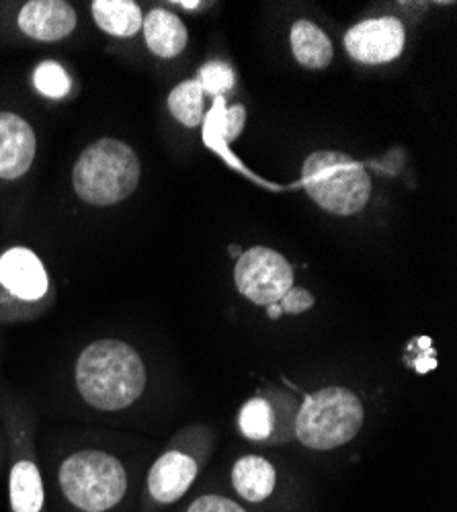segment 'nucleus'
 <instances>
[{
  "label": "nucleus",
  "instance_id": "obj_6",
  "mask_svg": "<svg viewBox=\"0 0 457 512\" xmlns=\"http://www.w3.org/2000/svg\"><path fill=\"white\" fill-rule=\"evenodd\" d=\"M234 281L248 302L271 306L294 287V267L287 263L281 252L267 246H255L240 254Z\"/></svg>",
  "mask_w": 457,
  "mask_h": 512
},
{
  "label": "nucleus",
  "instance_id": "obj_17",
  "mask_svg": "<svg viewBox=\"0 0 457 512\" xmlns=\"http://www.w3.org/2000/svg\"><path fill=\"white\" fill-rule=\"evenodd\" d=\"M171 115L185 127H197L203 119V91L199 80H185L169 95Z\"/></svg>",
  "mask_w": 457,
  "mask_h": 512
},
{
  "label": "nucleus",
  "instance_id": "obj_14",
  "mask_svg": "<svg viewBox=\"0 0 457 512\" xmlns=\"http://www.w3.org/2000/svg\"><path fill=\"white\" fill-rule=\"evenodd\" d=\"M9 498L13 512H41L44 508V482L31 459H17L11 467Z\"/></svg>",
  "mask_w": 457,
  "mask_h": 512
},
{
  "label": "nucleus",
  "instance_id": "obj_19",
  "mask_svg": "<svg viewBox=\"0 0 457 512\" xmlns=\"http://www.w3.org/2000/svg\"><path fill=\"white\" fill-rule=\"evenodd\" d=\"M35 89L48 99H64L70 93V76L54 60L41 62L33 72Z\"/></svg>",
  "mask_w": 457,
  "mask_h": 512
},
{
  "label": "nucleus",
  "instance_id": "obj_7",
  "mask_svg": "<svg viewBox=\"0 0 457 512\" xmlns=\"http://www.w3.org/2000/svg\"><path fill=\"white\" fill-rule=\"evenodd\" d=\"M406 44L404 25L396 17L369 19L353 25L345 35L349 56L367 66L388 64L396 60Z\"/></svg>",
  "mask_w": 457,
  "mask_h": 512
},
{
  "label": "nucleus",
  "instance_id": "obj_20",
  "mask_svg": "<svg viewBox=\"0 0 457 512\" xmlns=\"http://www.w3.org/2000/svg\"><path fill=\"white\" fill-rule=\"evenodd\" d=\"M199 84L201 91L220 97L234 87V70L222 60H212L199 70Z\"/></svg>",
  "mask_w": 457,
  "mask_h": 512
},
{
  "label": "nucleus",
  "instance_id": "obj_1",
  "mask_svg": "<svg viewBox=\"0 0 457 512\" xmlns=\"http://www.w3.org/2000/svg\"><path fill=\"white\" fill-rule=\"evenodd\" d=\"M74 379L80 398L101 412L130 408L146 390V365L123 340L103 338L78 355Z\"/></svg>",
  "mask_w": 457,
  "mask_h": 512
},
{
  "label": "nucleus",
  "instance_id": "obj_12",
  "mask_svg": "<svg viewBox=\"0 0 457 512\" xmlns=\"http://www.w3.org/2000/svg\"><path fill=\"white\" fill-rule=\"evenodd\" d=\"M146 46L158 58H177L187 48V27L171 11L154 9L142 23Z\"/></svg>",
  "mask_w": 457,
  "mask_h": 512
},
{
  "label": "nucleus",
  "instance_id": "obj_8",
  "mask_svg": "<svg viewBox=\"0 0 457 512\" xmlns=\"http://www.w3.org/2000/svg\"><path fill=\"white\" fill-rule=\"evenodd\" d=\"M0 287L15 300L39 302L50 291V277L33 250L17 246L0 254Z\"/></svg>",
  "mask_w": 457,
  "mask_h": 512
},
{
  "label": "nucleus",
  "instance_id": "obj_2",
  "mask_svg": "<svg viewBox=\"0 0 457 512\" xmlns=\"http://www.w3.org/2000/svg\"><path fill=\"white\" fill-rule=\"evenodd\" d=\"M140 158L136 150L117 138H101L82 150L74 168L76 195L95 207H109L128 199L140 183Z\"/></svg>",
  "mask_w": 457,
  "mask_h": 512
},
{
  "label": "nucleus",
  "instance_id": "obj_24",
  "mask_svg": "<svg viewBox=\"0 0 457 512\" xmlns=\"http://www.w3.org/2000/svg\"><path fill=\"white\" fill-rule=\"evenodd\" d=\"M269 308V318L271 320H277V318H281V308H279V304H271V306H267Z\"/></svg>",
  "mask_w": 457,
  "mask_h": 512
},
{
  "label": "nucleus",
  "instance_id": "obj_22",
  "mask_svg": "<svg viewBox=\"0 0 457 512\" xmlns=\"http://www.w3.org/2000/svg\"><path fill=\"white\" fill-rule=\"evenodd\" d=\"M277 304L285 314H302L314 306V297L302 287H292Z\"/></svg>",
  "mask_w": 457,
  "mask_h": 512
},
{
  "label": "nucleus",
  "instance_id": "obj_21",
  "mask_svg": "<svg viewBox=\"0 0 457 512\" xmlns=\"http://www.w3.org/2000/svg\"><path fill=\"white\" fill-rule=\"evenodd\" d=\"M212 119L220 121V134L226 140H234L240 136L244 121H246V111L242 105H234L232 109L226 111H212Z\"/></svg>",
  "mask_w": 457,
  "mask_h": 512
},
{
  "label": "nucleus",
  "instance_id": "obj_25",
  "mask_svg": "<svg viewBox=\"0 0 457 512\" xmlns=\"http://www.w3.org/2000/svg\"><path fill=\"white\" fill-rule=\"evenodd\" d=\"M175 5L185 7V9H197L199 7V3H183V0H181V3H175Z\"/></svg>",
  "mask_w": 457,
  "mask_h": 512
},
{
  "label": "nucleus",
  "instance_id": "obj_16",
  "mask_svg": "<svg viewBox=\"0 0 457 512\" xmlns=\"http://www.w3.org/2000/svg\"><path fill=\"white\" fill-rule=\"evenodd\" d=\"M91 11L97 27L115 37H134L144 23L142 9L134 0H95Z\"/></svg>",
  "mask_w": 457,
  "mask_h": 512
},
{
  "label": "nucleus",
  "instance_id": "obj_5",
  "mask_svg": "<svg viewBox=\"0 0 457 512\" xmlns=\"http://www.w3.org/2000/svg\"><path fill=\"white\" fill-rule=\"evenodd\" d=\"M365 420L361 400L347 388L330 386L308 396L296 416V437L314 451H330L357 437Z\"/></svg>",
  "mask_w": 457,
  "mask_h": 512
},
{
  "label": "nucleus",
  "instance_id": "obj_3",
  "mask_svg": "<svg viewBox=\"0 0 457 512\" xmlns=\"http://www.w3.org/2000/svg\"><path fill=\"white\" fill-rule=\"evenodd\" d=\"M64 498L82 512H107L128 492V474L117 457L99 449H82L60 467Z\"/></svg>",
  "mask_w": 457,
  "mask_h": 512
},
{
  "label": "nucleus",
  "instance_id": "obj_11",
  "mask_svg": "<svg viewBox=\"0 0 457 512\" xmlns=\"http://www.w3.org/2000/svg\"><path fill=\"white\" fill-rule=\"evenodd\" d=\"M197 461L181 451L164 453L148 472V492L160 504L183 498L197 478Z\"/></svg>",
  "mask_w": 457,
  "mask_h": 512
},
{
  "label": "nucleus",
  "instance_id": "obj_4",
  "mask_svg": "<svg viewBox=\"0 0 457 512\" xmlns=\"http://www.w3.org/2000/svg\"><path fill=\"white\" fill-rule=\"evenodd\" d=\"M302 181L314 203L335 216H355L371 195L367 170L343 152L310 154L302 168Z\"/></svg>",
  "mask_w": 457,
  "mask_h": 512
},
{
  "label": "nucleus",
  "instance_id": "obj_23",
  "mask_svg": "<svg viewBox=\"0 0 457 512\" xmlns=\"http://www.w3.org/2000/svg\"><path fill=\"white\" fill-rule=\"evenodd\" d=\"M187 512H246L240 504L228 500V498H220V496H203L197 498Z\"/></svg>",
  "mask_w": 457,
  "mask_h": 512
},
{
  "label": "nucleus",
  "instance_id": "obj_15",
  "mask_svg": "<svg viewBox=\"0 0 457 512\" xmlns=\"http://www.w3.org/2000/svg\"><path fill=\"white\" fill-rule=\"evenodd\" d=\"M294 58L310 70H322L332 62L330 37L312 21L300 19L292 25Z\"/></svg>",
  "mask_w": 457,
  "mask_h": 512
},
{
  "label": "nucleus",
  "instance_id": "obj_13",
  "mask_svg": "<svg viewBox=\"0 0 457 512\" xmlns=\"http://www.w3.org/2000/svg\"><path fill=\"white\" fill-rule=\"evenodd\" d=\"M232 484L236 492L248 502H261L275 490V467L259 455H246L232 467Z\"/></svg>",
  "mask_w": 457,
  "mask_h": 512
},
{
  "label": "nucleus",
  "instance_id": "obj_9",
  "mask_svg": "<svg viewBox=\"0 0 457 512\" xmlns=\"http://www.w3.org/2000/svg\"><path fill=\"white\" fill-rule=\"evenodd\" d=\"M37 138L29 121L11 111H0V179L17 181L31 168Z\"/></svg>",
  "mask_w": 457,
  "mask_h": 512
},
{
  "label": "nucleus",
  "instance_id": "obj_10",
  "mask_svg": "<svg viewBox=\"0 0 457 512\" xmlns=\"http://www.w3.org/2000/svg\"><path fill=\"white\" fill-rule=\"evenodd\" d=\"M19 29L35 41L66 39L76 29V11L64 0H31L25 3L17 17Z\"/></svg>",
  "mask_w": 457,
  "mask_h": 512
},
{
  "label": "nucleus",
  "instance_id": "obj_18",
  "mask_svg": "<svg viewBox=\"0 0 457 512\" xmlns=\"http://www.w3.org/2000/svg\"><path fill=\"white\" fill-rule=\"evenodd\" d=\"M273 408L267 400L263 398H253L248 400L238 416V426L246 439L251 441H265L271 437L273 431Z\"/></svg>",
  "mask_w": 457,
  "mask_h": 512
}]
</instances>
